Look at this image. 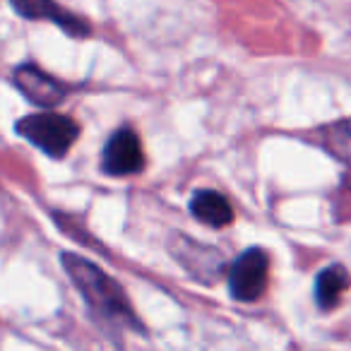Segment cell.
<instances>
[{"mask_svg":"<svg viewBox=\"0 0 351 351\" xmlns=\"http://www.w3.org/2000/svg\"><path fill=\"white\" fill-rule=\"evenodd\" d=\"M12 8L27 20H51L75 36H87L89 27L80 17L65 12L53 0H12Z\"/></svg>","mask_w":351,"mask_h":351,"instance_id":"7","label":"cell"},{"mask_svg":"<svg viewBox=\"0 0 351 351\" xmlns=\"http://www.w3.org/2000/svg\"><path fill=\"white\" fill-rule=\"evenodd\" d=\"M322 145L330 154H335L339 161L351 164V118L339 123H332L322 130Z\"/></svg>","mask_w":351,"mask_h":351,"instance_id":"10","label":"cell"},{"mask_svg":"<svg viewBox=\"0 0 351 351\" xmlns=\"http://www.w3.org/2000/svg\"><path fill=\"white\" fill-rule=\"evenodd\" d=\"M269 258L263 248H250L229 269V289L236 301H258L267 287Z\"/></svg>","mask_w":351,"mask_h":351,"instance_id":"3","label":"cell"},{"mask_svg":"<svg viewBox=\"0 0 351 351\" xmlns=\"http://www.w3.org/2000/svg\"><path fill=\"white\" fill-rule=\"evenodd\" d=\"M145 166L140 137L130 128H121L108 137L104 147V171L111 176H130Z\"/></svg>","mask_w":351,"mask_h":351,"instance_id":"4","label":"cell"},{"mask_svg":"<svg viewBox=\"0 0 351 351\" xmlns=\"http://www.w3.org/2000/svg\"><path fill=\"white\" fill-rule=\"evenodd\" d=\"M15 84L32 104L44 108H56L68 94V87L63 82L51 77L49 73H44L36 65H20L15 70Z\"/></svg>","mask_w":351,"mask_h":351,"instance_id":"5","label":"cell"},{"mask_svg":"<svg viewBox=\"0 0 351 351\" xmlns=\"http://www.w3.org/2000/svg\"><path fill=\"white\" fill-rule=\"evenodd\" d=\"M17 132L34 147H39L44 154L63 159L70 147L77 142L80 125L73 118L60 116V113H34L17 123Z\"/></svg>","mask_w":351,"mask_h":351,"instance_id":"2","label":"cell"},{"mask_svg":"<svg viewBox=\"0 0 351 351\" xmlns=\"http://www.w3.org/2000/svg\"><path fill=\"white\" fill-rule=\"evenodd\" d=\"M63 265L70 274V282L77 287V291L84 296V301L99 311L101 315L111 317V320H123L128 325L135 322V313H132L130 303L125 298V291L104 272L94 263L77 255H63Z\"/></svg>","mask_w":351,"mask_h":351,"instance_id":"1","label":"cell"},{"mask_svg":"<svg viewBox=\"0 0 351 351\" xmlns=\"http://www.w3.org/2000/svg\"><path fill=\"white\" fill-rule=\"evenodd\" d=\"M176 260L183 265L191 274H195L197 279H205V282H215L217 274H219L221 260L219 253L215 248H207L195 241L186 239V236H178V239L171 243Z\"/></svg>","mask_w":351,"mask_h":351,"instance_id":"6","label":"cell"},{"mask_svg":"<svg viewBox=\"0 0 351 351\" xmlns=\"http://www.w3.org/2000/svg\"><path fill=\"white\" fill-rule=\"evenodd\" d=\"M191 212L197 221L215 226V229H221L234 221V210L229 200L217 191H197L191 200Z\"/></svg>","mask_w":351,"mask_h":351,"instance_id":"8","label":"cell"},{"mask_svg":"<svg viewBox=\"0 0 351 351\" xmlns=\"http://www.w3.org/2000/svg\"><path fill=\"white\" fill-rule=\"evenodd\" d=\"M351 287V279L349 272H346L341 265H332V267L322 269L317 274V282H315V298H317V306L322 311H330L339 303L341 293Z\"/></svg>","mask_w":351,"mask_h":351,"instance_id":"9","label":"cell"}]
</instances>
